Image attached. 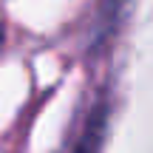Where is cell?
Listing matches in <instances>:
<instances>
[{
  "label": "cell",
  "mask_w": 153,
  "mask_h": 153,
  "mask_svg": "<svg viewBox=\"0 0 153 153\" xmlns=\"http://www.w3.org/2000/svg\"><path fill=\"white\" fill-rule=\"evenodd\" d=\"M125 3H128V0H108V3H105V9H108V20L119 11V6H125Z\"/></svg>",
  "instance_id": "6da1fadb"
},
{
  "label": "cell",
  "mask_w": 153,
  "mask_h": 153,
  "mask_svg": "<svg viewBox=\"0 0 153 153\" xmlns=\"http://www.w3.org/2000/svg\"><path fill=\"white\" fill-rule=\"evenodd\" d=\"M3 43H6V28L0 26V48H3Z\"/></svg>",
  "instance_id": "7a4b0ae2"
}]
</instances>
